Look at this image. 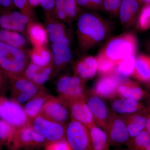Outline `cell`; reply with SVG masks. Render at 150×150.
Returning a JSON list of instances; mask_svg holds the SVG:
<instances>
[{
  "label": "cell",
  "instance_id": "obj_1",
  "mask_svg": "<svg viewBox=\"0 0 150 150\" xmlns=\"http://www.w3.org/2000/svg\"><path fill=\"white\" fill-rule=\"evenodd\" d=\"M113 26L111 22L95 13L81 14L77 22L79 51L85 54L99 46L110 36Z\"/></svg>",
  "mask_w": 150,
  "mask_h": 150
},
{
  "label": "cell",
  "instance_id": "obj_2",
  "mask_svg": "<svg viewBox=\"0 0 150 150\" xmlns=\"http://www.w3.org/2000/svg\"><path fill=\"white\" fill-rule=\"evenodd\" d=\"M139 47L138 38L134 32L127 31L110 38L99 52L118 63L128 57L136 56Z\"/></svg>",
  "mask_w": 150,
  "mask_h": 150
},
{
  "label": "cell",
  "instance_id": "obj_3",
  "mask_svg": "<svg viewBox=\"0 0 150 150\" xmlns=\"http://www.w3.org/2000/svg\"><path fill=\"white\" fill-rule=\"evenodd\" d=\"M28 56L23 49L0 41V66L9 79L21 76L28 66Z\"/></svg>",
  "mask_w": 150,
  "mask_h": 150
},
{
  "label": "cell",
  "instance_id": "obj_4",
  "mask_svg": "<svg viewBox=\"0 0 150 150\" xmlns=\"http://www.w3.org/2000/svg\"><path fill=\"white\" fill-rule=\"evenodd\" d=\"M66 139L72 150H93L89 131L86 126L72 120L66 129Z\"/></svg>",
  "mask_w": 150,
  "mask_h": 150
},
{
  "label": "cell",
  "instance_id": "obj_5",
  "mask_svg": "<svg viewBox=\"0 0 150 150\" xmlns=\"http://www.w3.org/2000/svg\"><path fill=\"white\" fill-rule=\"evenodd\" d=\"M0 117L16 129L26 126L28 117L17 102L0 98Z\"/></svg>",
  "mask_w": 150,
  "mask_h": 150
},
{
  "label": "cell",
  "instance_id": "obj_6",
  "mask_svg": "<svg viewBox=\"0 0 150 150\" xmlns=\"http://www.w3.org/2000/svg\"><path fill=\"white\" fill-rule=\"evenodd\" d=\"M105 131L107 134L108 140L116 144L127 143L130 138L123 118L112 110L110 111Z\"/></svg>",
  "mask_w": 150,
  "mask_h": 150
},
{
  "label": "cell",
  "instance_id": "obj_7",
  "mask_svg": "<svg viewBox=\"0 0 150 150\" xmlns=\"http://www.w3.org/2000/svg\"><path fill=\"white\" fill-rule=\"evenodd\" d=\"M32 128L51 142L63 139L66 133V129L62 123L51 121L40 115L33 119Z\"/></svg>",
  "mask_w": 150,
  "mask_h": 150
},
{
  "label": "cell",
  "instance_id": "obj_8",
  "mask_svg": "<svg viewBox=\"0 0 150 150\" xmlns=\"http://www.w3.org/2000/svg\"><path fill=\"white\" fill-rule=\"evenodd\" d=\"M118 75L115 71L112 74L101 75L94 85L92 92L101 98L112 100L117 97L121 81Z\"/></svg>",
  "mask_w": 150,
  "mask_h": 150
},
{
  "label": "cell",
  "instance_id": "obj_9",
  "mask_svg": "<svg viewBox=\"0 0 150 150\" xmlns=\"http://www.w3.org/2000/svg\"><path fill=\"white\" fill-rule=\"evenodd\" d=\"M69 113V105L64 100L51 98L44 104L40 114L47 119L62 124L68 120Z\"/></svg>",
  "mask_w": 150,
  "mask_h": 150
},
{
  "label": "cell",
  "instance_id": "obj_10",
  "mask_svg": "<svg viewBox=\"0 0 150 150\" xmlns=\"http://www.w3.org/2000/svg\"><path fill=\"white\" fill-rule=\"evenodd\" d=\"M67 103L72 120L81 123L88 130L97 125L86 102L85 95L70 100Z\"/></svg>",
  "mask_w": 150,
  "mask_h": 150
},
{
  "label": "cell",
  "instance_id": "obj_11",
  "mask_svg": "<svg viewBox=\"0 0 150 150\" xmlns=\"http://www.w3.org/2000/svg\"><path fill=\"white\" fill-rule=\"evenodd\" d=\"M87 104L91 110L97 126L105 131L110 111L101 98L91 91L84 94Z\"/></svg>",
  "mask_w": 150,
  "mask_h": 150
},
{
  "label": "cell",
  "instance_id": "obj_12",
  "mask_svg": "<svg viewBox=\"0 0 150 150\" xmlns=\"http://www.w3.org/2000/svg\"><path fill=\"white\" fill-rule=\"evenodd\" d=\"M140 12L137 0H122L118 16L123 28L129 29L136 24Z\"/></svg>",
  "mask_w": 150,
  "mask_h": 150
},
{
  "label": "cell",
  "instance_id": "obj_13",
  "mask_svg": "<svg viewBox=\"0 0 150 150\" xmlns=\"http://www.w3.org/2000/svg\"><path fill=\"white\" fill-rule=\"evenodd\" d=\"M46 139L43 135L37 133L32 127L26 126L16 129L11 143H13L14 147L16 148L42 144Z\"/></svg>",
  "mask_w": 150,
  "mask_h": 150
},
{
  "label": "cell",
  "instance_id": "obj_14",
  "mask_svg": "<svg viewBox=\"0 0 150 150\" xmlns=\"http://www.w3.org/2000/svg\"><path fill=\"white\" fill-rule=\"evenodd\" d=\"M47 17L48 23L46 25V30L51 42L52 43L70 45L71 37L66 25L60 22L54 20L50 13L47 14Z\"/></svg>",
  "mask_w": 150,
  "mask_h": 150
},
{
  "label": "cell",
  "instance_id": "obj_15",
  "mask_svg": "<svg viewBox=\"0 0 150 150\" xmlns=\"http://www.w3.org/2000/svg\"><path fill=\"white\" fill-rule=\"evenodd\" d=\"M148 112V108H145L133 114L121 115L126 123L130 138L134 139L146 129Z\"/></svg>",
  "mask_w": 150,
  "mask_h": 150
},
{
  "label": "cell",
  "instance_id": "obj_16",
  "mask_svg": "<svg viewBox=\"0 0 150 150\" xmlns=\"http://www.w3.org/2000/svg\"><path fill=\"white\" fill-rule=\"evenodd\" d=\"M75 75L84 80L92 79L98 72V62L96 57L86 56L76 62L74 67Z\"/></svg>",
  "mask_w": 150,
  "mask_h": 150
},
{
  "label": "cell",
  "instance_id": "obj_17",
  "mask_svg": "<svg viewBox=\"0 0 150 150\" xmlns=\"http://www.w3.org/2000/svg\"><path fill=\"white\" fill-rule=\"evenodd\" d=\"M111 110L119 115H129L139 112L145 108L139 101L121 97L112 99Z\"/></svg>",
  "mask_w": 150,
  "mask_h": 150
},
{
  "label": "cell",
  "instance_id": "obj_18",
  "mask_svg": "<svg viewBox=\"0 0 150 150\" xmlns=\"http://www.w3.org/2000/svg\"><path fill=\"white\" fill-rule=\"evenodd\" d=\"M118 96L140 101L147 96V93L139 83L129 79L120 82L118 88Z\"/></svg>",
  "mask_w": 150,
  "mask_h": 150
},
{
  "label": "cell",
  "instance_id": "obj_19",
  "mask_svg": "<svg viewBox=\"0 0 150 150\" xmlns=\"http://www.w3.org/2000/svg\"><path fill=\"white\" fill-rule=\"evenodd\" d=\"M132 77L142 83H150V56L141 54L136 57Z\"/></svg>",
  "mask_w": 150,
  "mask_h": 150
},
{
  "label": "cell",
  "instance_id": "obj_20",
  "mask_svg": "<svg viewBox=\"0 0 150 150\" xmlns=\"http://www.w3.org/2000/svg\"><path fill=\"white\" fill-rule=\"evenodd\" d=\"M27 30L33 48L46 46L48 43V34L42 25L33 21L28 25Z\"/></svg>",
  "mask_w": 150,
  "mask_h": 150
},
{
  "label": "cell",
  "instance_id": "obj_21",
  "mask_svg": "<svg viewBox=\"0 0 150 150\" xmlns=\"http://www.w3.org/2000/svg\"><path fill=\"white\" fill-rule=\"evenodd\" d=\"M52 61L58 67H64L71 61L73 53L69 46L52 43L51 46Z\"/></svg>",
  "mask_w": 150,
  "mask_h": 150
},
{
  "label": "cell",
  "instance_id": "obj_22",
  "mask_svg": "<svg viewBox=\"0 0 150 150\" xmlns=\"http://www.w3.org/2000/svg\"><path fill=\"white\" fill-rule=\"evenodd\" d=\"M9 80L15 92L30 94L34 96L38 92V85L24 77L20 76Z\"/></svg>",
  "mask_w": 150,
  "mask_h": 150
},
{
  "label": "cell",
  "instance_id": "obj_23",
  "mask_svg": "<svg viewBox=\"0 0 150 150\" xmlns=\"http://www.w3.org/2000/svg\"><path fill=\"white\" fill-rule=\"evenodd\" d=\"M0 41L16 48L23 49L27 40L22 33L0 28Z\"/></svg>",
  "mask_w": 150,
  "mask_h": 150
},
{
  "label": "cell",
  "instance_id": "obj_24",
  "mask_svg": "<svg viewBox=\"0 0 150 150\" xmlns=\"http://www.w3.org/2000/svg\"><path fill=\"white\" fill-rule=\"evenodd\" d=\"M29 55L31 62L42 69L51 65L52 62L51 52L46 46L33 48Z\"/></svg>",
  "mask_w": 150,
  "mask_h": 150
},
{
  "label": "cell",
  "instance_id": "obj_25",
  "mask_svg": "<svg viewBox=\"0 0 150 150\" xmlns=\"http://www.w3.org/2000/svg\"><path fill=\"white\" fill-rule=\"evenodd\" d=\"M89 131L93 150H108L107 134L103 129L96 125Z\"/></svg>",
  "mask_w": 150,
  "mask_h": 150
},
{
  "label": "cell",
  "instance_id": "obj_26",
  "mask_svg": "<svg viewBox=\"0 0 150 150\" xmlns=\"http://www.w3.org/2000/svg\"><path fill=\"white\" fill-rule=\"evenodd\" d=\"M11 10H0V28L22 33L27 29V25L16 21L11 16Z\"/></svg>",
  "mask_w": 150,
  "mask_h": 150
},
{
  "label": "cell",
  "instance_id": "obj_27",
  "mask_svg": "<svg viewBox=\"0 0 150 150\" xmlns=\"http://www.w3.org/2000/svg\"><path fill=\"white\" fill-rule=\"evenodd\" d=\"M86 81L76 76H64L60 78L56 84L57 91L61 94L64 95L69 90L75 87L85 85Z\"/></svg>",
  "mask_w": 150,
  "mask_h": 150
},
{
  "label": "cell",
  "instance_id": "obj_28",
  "mask_svg": "<svg viewBox=\"0 0 150 150\" xmlns=\"http://www.w3.org/2000/svg\"><path fill=\"white\" fill-rule=\"evenodd\" d=\"M46 98L39 96L29 100L25 105L24 110L28 117L35 118L40 114V111L46 101Z\"/></svg>",
  "mask_w": 150,
  "mask_h": 150
},
{
  "label": "cell",
  "instance_id": "obj_29",
  "mask_svg": "<svg viewBox=\"0 0 150 150\" xmlns=\"http://www.w3.org/2000/svg\"><path fill=\"white\" fill-rule=\"evenodd\" d=\"M98 62V73L101 75L109 74L116 71L117 64L99 52L96 56Z\"/></svg>",
  "mask_w": 150,
  "mask_h": 150
},
{
  "label": "cell",
  "instance_id": "obj_30",
  "mask_svg": "<svg viewBox=\"0 0 150 150\" xmlns=\"http://www.w3.org/2000/svg\"><path fill=\"white\" fill-rule=\"evenodd\" d=\"M136 57L131 56L119 62L116 67L117 74L125 77L132 76L135 68Z\"/></svg>",
  "mask_w": 150,
  "mask_h": 150
},
{
  "label": "cell",
  "instance_id": "obj_31",
  "mask_svg": "<svg viewBox=\"0 0 150 150\" xmlns=\"http://www.w3.org/2000/svg\"><path fill=\"white\" fill-rule=\"evenodd\" d=\"M136 25L137 29L140 31L150 29V4L144 6L140 11Z\"/></svg>",
  "mask_w": 150,
  "mask_h": 150
},
{
  "label": "cell",
  "instance_id": "obj_32",
  "mask_svg": "<svg viewBox=\"0 0 150 150\" xmlns=\"http://www.w3.org/2000/svg\"><path fill=\"white\" fill-rule=\"evenodd\" d=\"M16 129L6 121L3 120L0 121V141L11 143Z\"/></svg>",
  "mask_w": 150,
  "mask_h": 150
},
{
  "label": "cell",
  "instance_id": "obj_33",
  "mask_svg": "<svg viewBox=\"0 0 150 150\" xmlns=\"http://www.w3.org/2000/svg\"><path fill=\"white\" fill-rule=\"evenodd\" d=\"M122 0H103L102 10L112 17L118 16Z\"/></svg>",
  "mask_w": 150,
  "mask_h": 150
},
{
  "label": "cell",
  "instance_id": "obj_34",
  "mask_svg": "<svg viewBox=\"0 0 150 150\" xmlns=\"http://www.w3.org/2000/svg\"><path fill=\"white\" fill-rule=\"evenodd\" d=\"M65 7L68 21H73L80 15L79 6L76 0H66Z\"/></svg>",
  "mask_w": 150,
  "mask_h": 150
},
{
  "label": "cell",
  "instance_id": "obj_35",
  "mask_svg": "<svg viewBox=\"0 0 150 150\" xmlns=\"http://www.w3.org/2000/svg\"><path fill=\"white\" fill-rule=\"evenodd\" d=\"M134 144L136 149L144 150L150 145V137L146 129L134 138Z\"/></svg>",
  "mask_w": 150,
  "mask_h": 150
},
{
  "label": "cell",
  "instance_id": "obj_36",
  "mask_svg": "<svg viewBox=\"0 0 150 150\" xmlns=\"http://www.w3.org/2000/svg\"><path fill=\"white\" fill-rule=\"evenodd\" d=\"M13 4L21 13L34 20L35 12L30 6L28 0H13Z\"/></svg>",
  "mask_w": 150,
  "mask_h": 150
},
{
  "label": "cell",
  "instance_id": "obj_37",
  "mask_svg": "<svg viewBox=\"0 0 150 150\" xmlns=\"http://www.w3.org/2000/svg\"><path fill=\"white\" fill-rule=\"evenodd\" d=\"M79 7L93 11L102 10L103 0H76Z\"/></svg>",
  "mask_w": 150,
  "mask_h": 150
},
{
  "label": "cell",
  "instance_id": "obj_38",
  "mask_svg": "<svg viewBox=\"0 0 150 150\" xmlns=\"http://www.w3.org/2000/svg\"><path fill=\"white\" fill-rule=\"evenodd\" d=\"M66 0H55L54 10V13L57 18L62 21H68L66 7Z\"/></svg>",
  "mask_w": 150,
  "mask_h": 150
},
{
  "label": "cell",
  "instance_id": "obj_39",
  "mask_svg": "<svg viewBox=\"0 0 150 150\" xmlns=\"http://www.w3.org/2000/svg\"><path fill=\"white\" fill-rule=\"evenodd\" d=\"M52 71V66L49 65L48 67L43 68V70L38 73L32 81L37 85L43 84L48 80Z\"/></svg>",
  "mask_w": 150,
  "mask_h": 150
},
{
  "label": "cell",
  "instance_id": "obj_40",
  "mask_svg": "<svg viewBox=\"0 0 150 150\" xmlns=\"http://www.w3.org/2000/svg\"><path fill=\"white\" fill-rule=\"evenodd\" d=\"M46 150H72L67 141L64 140L51 142L47 146Z\"/></svg>",
  "mask_w": 150,
  "mask_h": 150
},
{
  "label": "cell",
  "instance_id": "obj_41",
  "mask_svg": "<svg viewBox=\"0 0 150 150\" xmlns=\"http://www.w3.org/2000/svg\"><path fill=\"white\" fill-rule=\"evenodd\" d=\"M42 68L35 65L33 63H30L28 65L24 71V77L32 81L35 78L38 73L40 72Z\"/></svg>",
  "mask_w": 150,
  "mask_h": 150
},
{
  "label": "cell",
  "instance_id": "obj_42",
  "mask_svg": "<svg viewBox=\"0 0 150 150\" xmlns=\"http://www.w3.org/2000/svg\"><path fill=\"white\" fill-rule=\"evenodd\" d=\"M40 6L48 13L54 10L55 0H39Z\"/></svg>",
  "mask_w": 150,
  "mask_h": 150
},
{
  "label": "cell",
  "instance_id": "obj_43",
  "mask_svg": "<svg viewBox=\"0 0 150 150\" xmlns=\"http://www.w3.org/2000/svg\"><path fill=\"white\" fill-rule=\"evenodd\" d=\"M14 6L13 0H0V10H11Z\"/></svg>",
  "mask_w": 150,
  "mask_h": 150
},
{
  "label": "cell",
  "instance_id": "obj_44",
  "mask_svg": "<svg viewBox=\"0 0 150 150\" xmlns=\"http://www.w3.org/2000/svg\"><path fill=\"white\" fill-rule=\"evenodd\" d=\"M30 94L21 93L17 97V101L18 103H22L28 101L34 97Z\"/></svg>",
  "mask_w": 150,
  "mask_h": 150
},
{
  "label": "cell",
  "instance_id": "obj_45",
  "mask_svg": "<svg viewBox=\"0 0 150 150\" xmlns=\"http://www.w3.org/2000/svg\"><path fill=\"white\" fill-rule=\"evenodd\" d=\"M6 84V76L0 66V91L4 90Z\"/></svg>",
  "mask_w": 150,
  "mask_h": 150
},
{
  "label": "cell",
  "instance_id": "obj_46",
  "mask_svg": "<svg viewBox=\"0 0 150 150\" xmlns=\"http://www.w3.org/2000/svg\"><path fill=\"white\" fill-rule=\"evenodd\" d=\"M144 44L145 50L150 54V35L146 38Z\"/></svg>",
  "mask_w": 150,
  "mask_h": 150
},
{
  "label": "cell",
  "instance_id": "obj_47",
  "mask_svg": "<svg viewBox=\"0 0 150 150\" xmlns=\"http://www.w3.org/2000/svg\"><path fill=\"white\" fill-rule=\"evenodd\" d=\"M28 2L30 6L33 9L40 6L39 0H28Z\"/></svg>",
  "mask_w": 150,
  "mask_h": 150
},
{
  "label": "cell",
  "instance_id": "obj_48",
  "mask_svg": "<svg viewBox=\"0 0 150 150\" xmlns=\"http://www.w3.org/2000/svg\"><path fill=\"white\" fill-rule=\"evenodd\" d=\"M148 114L146 124V129L150 137V110L148 109Z\"/></svg>",
  "mask_w": 150,
  "mask_h": 150
},
{
  "label": "cell",
  "instance_id": "obj_49",
  "mask_svg": "<svg viewBox=\"0 0 150 150\" xmlns=\"http://www.w3.org/2000/svg\"><path fill=\"white\" fill-rule=\"evenodd\" d=\"M140 5H147L150 4V0H137Z\"/></svg>",
  "mask_w": 150,
  "mask_h": 150
},
{
  "label": "cell",
  "instance_id": "obj_50",
  "mask_svg": "<svg viewBox=\"0 0 150 150\" xmlns=\"http://www.w3.org/2000/svg\"><path fill=\"white\" fill-rule=\"evenodd\" d=\"M144 150H150V145L148 147L145 149Z\"/></svg>",
  "mask_w": 150,
  "mask_h": 150
},
{
  "label": "cell",
  "instance_id": "obj_51",
  "mask_svg": "<svg viewBox=\"0 0 150 150\" xmlns=\"http://www.w3.org/2000/svg\"><path fill=\"white\" fill-rule=\"evenodd\" d=\"M149 100H150V98H149ZM148 109H149V110H150V107H149V108H148Z\"/></svg>",
  "mask_w": 150,
  "mask_h": 150
},
{
  "label": "cell",
  "instance_id": "obj_52",
  "mask_svg": "<svg viewBox=\"0 0 150 150\" xmlns=\"http://www.w3.org/2000/svg\"><path fill=\"white\" fill-rule=\"evenodd\" d=\"M148 86L150 88V83H149V84L148 85Z\"/></svg>",
  "mask_w": 150,
  "mask_h": 150
}]
</instances>
